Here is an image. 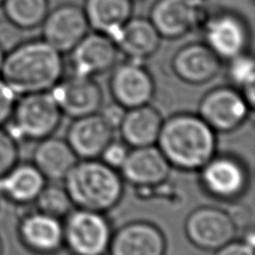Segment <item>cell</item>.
I'll list each match as a JSON object with an SVG mask.
<instances>
[{
	"instance_id": "cell-1",
	"label": "cell",
	"mask_w": 255,
	"mask_h": 255,
	"mask_svg": "<svg viewBox=\"0 0 255 255\" xmlns=\"http://www.w3.org/2000/svg\"><path fill=\"white\" fill-rule=\"evenodd\" d=\"M65 71L62 54L42 38L25 39L4 55L0 77L18 97L49 92Z\"/></svg>"
},
{
	"instance_id": "cell-2",
	"label": "cell",
	"mask_w": 255,
	"mask_h": 255,
	"mask_svg": "<svg viewBox=\"0 0 255 255\" xmlns=\"http://www.w3.org/2000/svg\"><path fill=\"white\" fill-rule=\"evenodd\" d=\"M216 134L198 115L180 112L163 119L156 145L171 168L198 171L217 153Z\"/></svg>"
},
{
	"instance_id": "cell-3",
	"label": "cell",
	"mask_w": 255,
	"mask_h": 255,
	"mask_svg": "<svg viewBox=\"0 0 255 255\" xmlns=\"http://www.w3.org/2000/svg\"><path fill=\"white\" fill-rule=\"evenodd\" d=\"M63 181L75 208L106 214L124 198L125 180L120 171L100 159L79 160Z\"/></svg>"
},
{
	"instance_id": "cell-4",
	"label": "cell",
	"mask_w": 255,
	"mask_h": 255,
	"mask_svg": "<svg viewBox=\"0 0 255 255\" xmlns=\"http://www.w3.org/2000/svg\"><path fill=\"white\" fill-rule=\"evenodd\" d=\"M62 118L51 92L26 94L18 97L11 118L3 128L18 143L38 142L55 133Z\"/></svg>"
},
{
	"instance_id": "cell-5",
	"label": "cell",
	"mask_w": 255,
	"mask_h": 255,
	"mask_svg": "<svg viewBox=\"0 0 255 255\" xmlns=\"http://www.w3.org/2000/svg\"><path fill=\"white\" fill-rule=\"evenodd\" d=\"M200 33L204 43L222 62L248 53L252 42L248 19L233 9H212Z\"/></svg>"
},
{
	"instance_id": "cell-6",
	"label": "cell",
	"mask_w": 255,
	"mask_h": 255,
	"mask_svg": "<svg viewBox=\"0 0 255 255\" xmlns=\"http://www.w3.org/2000/svg\"><path fill=\"white\" fill-rule=\"evenodd\" d=\"M112 234L106 214L74 208L63 220L64 248L72 255H106Z\"/></svg>"
},
{
	"instance_id": "cell-7",
	"label": "cell",
	"mask_w": 255,
	"mask_h": 255,
	"mask_svg": "<svg viewBox=\"0 0 255 255\" xmlns=\"http://www.w3.org/2000/svg\"><path fill=\"white\" fill-rule=\"evenodd\" d=\"M198 172L200 187L220 202H236L249 189V168L242 159L234 154L216 153Z\"/></svg>"
},
{
	"instance_id": "cell-8",
	"label": "cell",
	"mask_w": 255,
	"mask_h": 255,
	"mask_svg": "<svg viewBox=\"0 0 255 255\" xmlns=\"http://www.w3.org/2000/svg\"><path fill=\"white\" fill-rule=\"evenodd\" d=\"M212 9L198 0H157L148 18L161 38L175 40L200 31Z\"/></svg>"
},
{
	"instance_id": "cell-9",
	"label": "cell",
	"mask_w": 255,
	"mask_h": 255,
	"mask_svg": "<svg viewBox=\"0 0 255 255\" xmlns=\"http://www.w3.org/2000/svg\"><path fill=\"white\" fill-rule=\"evenodd\" d=\"M252 109L240 90L223 85L213 88L204 95L197 115L216 133H232L248 121Z\"/></svg>"
},
{
	"instance_id": "cell-10",
	"label": "cell",
	"mask_w": 255,
	"mask_h": 255,
	"mask_svg": "<svg viewBox=\"0 0 255 255\" xmlns=\"http://www.w3.org/2000/svg\"><path fill=\"white\" fill-rule=\"evenodd\" d=\"M185 234L194 247L215 252L233 241L238 234L226 209L200 206L189 213L185 221Z\"/></svg>"
},
{
	"instance_id": "cell-11",
	"label": "cell",
	"mask_w": 255,
	"mask_h": 255,
	"mask_svg": "<svg viewBox=\"0 0 255 255\" xmlns=\"http://www.w3.org/2000/svg\"><path fill=\"white\" fill-rule=\"evenodd\" d=\"M49 92L62 115L73 120L99 113L104 101L103 90L94 77L75 73L63 76Z\"/></svg>"
},
{
	"instance_id": "cell-12",
	"label": "cell",
	"mask_w": 255,
	"mask_h": 255,
	"mask_svg": "<svg viewBox=\"0 0 255 255\" xmlns=\"http://www.w3.org/2000/svg\"><path fill=\"white\" fill-rule=\"evenodd\" d=\"M109 89L113 101L128 109L150 104L156 93V83L143 62L127 60L111 71Z\"/></svg>"
},
{
	"instance_id": "cell-13",
	"label": "cell",
	"mask_w": 255,
	"mask_h": 255,
	"mask_svg": "<svg viewBox=\"0 0 255 255\" xmlns=\"http://www.w3.org/2000/svg\"><path fill=\"white\" fill-rule=\"evenodd\" d=\"M42 39L60 52H70L90 31L83 8L75 3H62L49 10L42 22Z\"/></svg>"
},
{
	"instance_id": "cell-14",
	"label": "cell",
	"mask_w": 255,
	"mask_h": 255,
	"mask_svg": "<svg viewBox=\"0 0 255 255\" xmlns=\"http://www.w3.org/2000/svg\"><path fill=\"white\" fill-rule=\"evenodd\" d=\"M120 55L111 37L97 31H89L70 52V63L73 73L95 79L112 71L119 63Z\"/></svg>"
},
{
	"instance_id": "cell-15",
	"label": "cell",
	"mask_w": 255,
	"mask_h": 255,
	"mask_svg": "<svg viewBox=\"0 0 255 255\" xmlns=\"http://www.w3.org/2000/svg\"><path fill=\"white\" fill-rule=\"evenodd\" d=\"M17 233L22 247L35 255H55L64 248L63 221L36 209L22 214Z\"/></svg>"
},
{
	"instance_id": "cell-16",
	"label": "cell",
	"mask_w": 255,
	"mask_h": 255,
	"mask_svg": "<svg viewBox=\"0 0 255 255\" xmlns=\"http://www.w3.org/2000/svg\"><path fill=\"white\" fill-rule=\"evenodd\" d=\"M167 239L160 227L148 221H132L113 232L110 255H166Z\"/></svg>"
},
{
	"instance_id": "cell-17",
	"label": "cell",
	"mask_w": 255,
	"mask_h": 255,
	"mask_svg": "<svg viewBox=\"0 0 255 255\" xmlns=\"http://www.w3.org/2000/svg\"><path fill=\"white\" fill-rule=\"evenodd\" d=\"M222 63L204 42H194L184 45L174 54L171 68L184 83L204 85L216 79Z\"/></svg>"
},
{
	"instance_id": "cell-18",
	"label": "cell",
	"mask_w": 255,
	"mask_h": 255,
	"mask_svg": "<svg viewBox=\"0 0 255 255\" xmlns=\"http://www.w3.org/2000/svg\"><path fill=\"white\" fill-rule=\"evenodd\" d=\"M171 169L157 145H149L131 148L119 171L127 183L138 188H150L165 184Z\"/></svg>"
},
{
	"instance_id": "cell-19",
	"label": "cell",
	"mask_w": 255,
	"mask_h": 255,
	"mask_svg": "<svg viewBox=\"0 0 255 255\" xmlns=\"http://www.w3.org/2000/svg\"><path fill=\"white\" fill-rule=\"evenodd\" d=\"M115 139V130L99 113L73 120L66 132V142L82 159H99L104 148Z\"/></svg>"
},
{
	"instance_id": "cell-20",
	"label": "cell",
	"mask_w": 255,
	"mask_h": 255,
	"mask_svg": "<svg viewBox=\"0 0 255 255\" xmlns=\"http://www.w3.org/2000/svg\"><path fill=\"white\" fill-rule=\"evenodd\" d=\"M161 37L148 17L132 16L115 36V43L127 60L144 62L160 47Z\"/></svg>"
},
{
	"instance_id": "cell-21",
	"label": "cell",
	"mask_w": 255,
	"mask_h": 255,
	"mask_svg": "<svg viewBox=\"0 0 255 255\" xmlns=\"http://www.w3.org/2000/svg\"><path fill=\"white\" fill-rule=\"evenodd\" d=\"M79 158L65 139L51 135L38 141L33 151L31 163L45 179L51 183H60L65 179Z\"/></svg>"
},
{
	"instance_id": "cell-22",
	"label": "cell",
	"mask_w": 255,
	"mask_h": 255,
	"mask_svg": "<svg viewBox=\"0 0 255 255\" xmlns=\"http://www.w3.org/2000/svg\"><path fill=\"white\" fill-rule=\"evenodd\" d=\"M47 180L31 162L18 161L0 177V196L18 206L34 204Z\"/></svg>"
},
{
	"instance_id": "cell-23",
	"label": "cell",
	"mask_w": 255,
	"mask_h": 255,
	"mask_svg": "<svg viewBox=\"0 0 255 255\" xmlns=\"http://www.w3.org/2000/svg\"><path fill=\"white\" fill-rule=\"evenodd\" d=\"M163 118L150 104L128 109L118 130L122 141L129 148L156 145L162 127Z\"/></svg>"
},
{
	"instance_id": "cell-24",
	"label": "cell",
	"mask_w": 255,
	"mask_h": 255,
	"mask_svg": "<svg viewBox=\"0 0 255 255\" xmlns=\"http://www.w3.org/2000/svg\"><path fill=\"white\" fill-rule=\"evenodd\" d=\"M134 0H84L90 29L112 39L133 13Z\"/></svg>"
},
{
	"instance_id": "cell-25",
	"label": "cell",
	"mask_w": 255,
	"mask_h": 255,
	"mask_svg": "<svg viewBox=\"0 0 255 255\" xmlns=\"http://www.w3.org/2000/svg\"><path fill=\"white\" fill-rule=\"evenodd\" d=\"M3 16L22 30L40 27L49 11L48 0H2Z\"/></svg>"
},
{
	"instance_id": "cell-26",
	"label": "cell",
	"mask_w": 255,
	"mask_h": 255,
	"mask_svg": "<svg viewBox=\"0 0 255 255\" xmlns=\"http://www.w3.org/2000/svg\"><path fill=\"white\" fill-rule=\"evenodd\" d=\"M226 73L232 86L240 90L250 106L254 108L255 63L251 53H244L227 61Z\"/></svg>"
},
{
	"instance_id": "cell-27",
	"label": "cell",
	"mask_w": 255,
	"mask_h": 255,
	"mask_svg": "<svg viewBox=\"0 0 255 255\" xmlns=\"http://www.w3.org/2000/svg\"><path fill=\"white\" fill-rule=\"evenodd\" d=\"M34 204L36 211L62 221L75 208L64 185L51 181L44 186Z\"/></svg>"
},
{
	"instance_id": "cell-28",
	"label": "cell",
	"mask_w": 255,
	"mask_h": 255,
	"mask_svg": "<svg viewBox=\"0 0 255 255\" xmlns=\"http://www.w3.org/2000/svg\"><path fill=\"white\" fill-rule=\"evenodd\" d=\"M17 141L0 128V177L6 174L19 161V147Z\"/></svg>"
},
{
	"instance_id": "cell-29",
	"label": "cell",
	"mask_w": 255,
	"mask_h": 255,
	"mask_svg": "<svg viewBox=\"0 0 255 255\" xmlns=\"http://www.w3.org/2000/svg\"><path fill=\"white\" fill-rule=\"evenodd\" d=\"M25 40V30L12 24L7 18L0 19V49L8 53Z\"/></svg>"
},
{
	"instance_id": "cell-30",
	"label": "cell",
	"mask_w": 255,
	"mask_h": 255,
	"mask_svg": "<svg viewBox=\"0 0 255 255\" xmlns=\"http://www.w3.org/2000/svg\"><path fill=\"white\" fill-rule=\"evenodd\" d=\"M130 148L124 142V141H116L113 139L109 143L100 156V160L103 161L109 167L113 169L120 170L124 166L126 159L129 154Z\"/></svg>"
},
{
	"instance_id": "cell-31",
	"label": "cell",
	"mask_w": 255,
	"mask_h": 255,
	"mask_svg": "<svg viewBox=\"0 0 255 255\" xmlns=\"http://www.w3.org/2000/svg\"><path fill=\"white\" fill-rule=\"evenodd\" d=\"M17 99L18 95L0 77V128L6 126L11 118Z\"/></svg>"
},
{
	"instance_id": "cell-32",
	"label": "cell",
	"mask_w": 255,
	"mask_h": 255,
	"mask_svg": "<svg viewBox=\"0 0 255 255\" xmlns=\"http://www.w3.org/2000/svg\"><path fill=\"white\" fill-rule=\"evenodd\" d=\"M230 204L231 206L229 209H226V212L230 215L238 232L239 230H251L253 221L252 209L247 204L240 203L239 200Z\"/></svg>"
},
{
	"instance_id": "cell-33",
	"label": "cell",
	"mask_w": 255,
	"mask_h": 255,
	"mask_svg": "<svg viewBox=\"0 0 255 255\" xmlns=\"http://www.w3.org/2000/svg\"><path fill=\"white\" fill-rule=\"evenodd\" d=\"M127 112V109L120 106L119 103L117 102H111L108 103L106 106H102V108L100 109L99 115L101 116L102 119L107 122V125L109 127H111L113 130H117L118 128L120 127L122 120H124L125 115Z\"/></svg>"
},
{
	"instance_id": "cell-34",
	"label": "cell",
	"mask_w": 255,
	"mask_h": 255,
	"mask_svg": "<svg viewBox=\"0 0 255 255\" xmlns=\"http://www.w3.org/2000/svg\"><path fill=\"white\" fill-rule=\"evenodd\" d=\"M215 255H254V245L244 240H233L215 251Z\"/></svg>"
},
{
	"instance_id": "cell-35",
	"label": "cell",
	"mask_w": 255,
	"mask_h": 255,
	"mask_svg": "<svg viewBox=\"0 0 255 255\" xmlns=\"http://www.w3.org/2000/svg\"><path fill=\"white\" fill-rule=\"evenodd\" d=\"M4 55L6 53L0 49V73H1V68H2V64H3V60H4Z\"/></svg>"
},
{
	"instance_id": "cell-36",
	"label": "cell",
	"mask_w": 255,
	"mask_h": 255,
	"mask_svg": "<svg viewBox=\"0 0 255 255\" xmlns=\"http://www.w3.org/2000/svg\"><path fill=\"white\" fill-rule=\"evenodd\" d=\"M4 253V248H3V243H2V240L0 238V255H3Z\"/></svg>"
},
{
	"instance_id": "cell-37",
	"label": "cell",
	"mask_w": 255,
	"mask_h": 255,
	"mask_svg": "<svg viewBox=\"0 0 255 255\" xmlns=\"http://www.w3.org/2000/svg\"><path fill=\"white\" fill-rule=\"evenodd\" d=\"M198 1H207V0H198Z\"/></svg>"
},
{
	"instance_id": "cell-38",
	"label": "cell",
	"mask_w": 255,
	"mask_h": 255,
	"mask_svg": "<svg viewBox=\"0 0 255 255\" xmlns=\"http://www.w3.org/2000/svg\"><path fill=\"white\" fill-rule=\"evenodd\" d=\"M1 2H2V0H0V6H1Z\"/></svg>"
}]
</instances>
